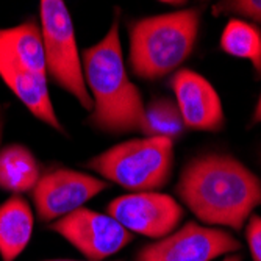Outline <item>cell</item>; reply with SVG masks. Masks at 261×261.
<instances>
[{"label": "cell", "mask_w": 261, "mask_h": 261, "mask_svg": "<svg viewBox=\"0 0 261 261\" xmlns=\"http://www.w3.org/2000/svg\"><path fill=\"white\" fill-rule=\"evenodd\" d=\"M4 125H5V116L4 111L0 110V142H2V136H4Z\"/></svg>", "instance_id": "20"}, {"label": "cell", "mask_w": 261, "mask_h": 261, "mask_svg": "<svg viewBox=\"0 0 261 261\" xmlns=\"http://www.w3.org/2000/svg\"><path fill=\"white\" fill-rule=\"evenodd\" d=\"M108 188V181L69 168H55L41 175L30 193L41 222H55Z\"/></svg>", "instance_id": "8"}, {"label": "cell", "mask_w": 261, "mask_h": 261, "mask_svg": "<svg viewBox=\"0 0 261 261\" xmlns=\"http://www.w3.org/2000/svg\"><path fill=\"white\" fill-rule=\"evenodd\" d=\"M180 110L169 97H158L146 105L144 135L146 138H166L175 141L185 132Z\"/></svg>", "instance_id": "16"}, {"label": "cell", "mask_w": 261, "mask_h": 261, "mask_svg": "<svg viewBox=\"0 0 261 261\" xmlns=\"http://www.w3.org/2000/svg\"><path fill=\"white\" fill-rule=\"evenodd\" d=\"M246 240L253 261H261V216L252 215L246 222Z\"/></svg>", "instance_id": "18"}, {"label": "cell", "mask_w": 261, "mask_h": 261, "mask_svg": "<svg viewBox=\"0 0 261 261\" xmlns=\"http://www.w3.org/2000/svg\"><path fill=\"white\" fill-rule=\"evenodd\" d=\"M88 168L130 193H152L168 185L174 169V141L135 138L92 156Z\"/></svg>", "instance_id": "4"}, {"label": "cell", "mask_w": 261, "mask_h": 261, "mask_svg": "<svg viewBox=\"0 0 261 261\" xmlns=\"http://www.w3.org/2000/svg\"><path fill=\"white\" fill-rule=\"evenodd\" d=\"M222 261H243V255H230V256L224 258Z\"/></svg>", "instance_id": "21"}, {"label": "cell", "mask_w": 261, "mask_h": 261, "mask_svg": "<svg viewBox=\"0 0 261 261\" xmlns=\"http://www.w3.org/2000/svg\"><path fill=\"white\" fill-rule=\"evenodd\" d=\"M0 50L20 67L47 77L44 39L36 19H27L16 27L0 29Z\"/></svg>", "instance_id": "12"}, {"label": "cell", "mask_w": 261, "mask_h": 261, "mask_svg": "<svg viewBox=\"0 0 261 261\" xmlns=\"http://www.w3.org/2000/svg\"><path fill=\"white\" fill-rule=\"evenodd\" d=\"M202 13L196 7L135 20L128 32L132 72L146 82L177 72L194 50Z\"/></svg>", "instance_id": "3"}, {"label": "cell", "mask_w": 261, "mask_h": 261, "mask_svg": "<svg viewBox=\"0 0 261 261\" xmlns=\"http://www.w3.org/2000/svg\"><path fill=\"white\" fill-rule=\"evenodd\" d=\"M47 228L60 234L89 261H103L133 241V233L114 218L88 208H79Z\"/></svg>", "instance_id": "7"}, {"label": "cell", "mask_w": 261, "mask_h": 261, "mask_svg": "<svg viewBox=\"0 0 261 261\" xmlns=\"http://www.w3.org/2000/svg\"><path fill=\"white\" fill-rule=\"evenodd\" d=\"M213 13L219 14H233L236 17H246L250 22L261 25V0H228L213 7Z\"/></svg>", "instance_id": "17"}, {"label": "cell", "mask_w": 261, "mask_h": 261, "mask_svg": "<svg viewBox=\"0 0 261 261\" xmlns=\"http://www.w3.org/2000/svg\"><path fill=\"white\" fill-rule=\"evenodd\" d=\"M175 103L186 128L196 132H221L225 114L219 94L203 75L180 69L171 79Z\"/></svg>", "instance_id": "10"}, {"label": "cell", "mask_w": 261, "mask_h": 261, "mask_svg": "<svg viewBox=\"0 0 261 261\" xmlns=\"http://www.w3.org/2000/svg\"><path fill=\"white\" fill-rule=\"evenodd\" d=\"M83 74L92 99L89 124L103 133L127 135L144 132V100L139 88L128 79L114 19L108 33L82 54Z\"/></svg>", "instance_id": "2"}, {"label": "cell", "mask_w": 261, "mask_h": 261, "mask_svg": "<svg viewBox=\"0 0 261 261\" xmlns=\"http://www.w3.org/2000/svg\"><path fill=\"white\" fill-rule=\"evenodd\" d=\"M0 77L38 121L60 133L64 132V127L55 113L49 88H47V77L33 74L20 67L2 50H0Z\"/></svg>", "instance_id": "11"}, {"label": "cell", "mask_w": 261, "mask_h": 261, "mask_svg": "<svg viewBox=\"0 0 261 261\" xmlns=\"http://www.w3.org/2000/svg\"><path fill=\"white\" fill-rule=\"evenodd\" d=\"M241 247L230 231L189 221L171 234L144 246L135 261H213L240 252Z\"/></svg>", "instance_id": "6"}, {"label": "cell", "mask_w": 261, "mask_h": 261, "mask_svg": "<svg viewBox=\"0 0 261 261\" xmlns=\"http://www.w3.org/2000/svg\"><path fill=\"white\" fill-rule=\"evenodd\" d=\"M261 122V96L258 99V103L255 107V111H253V117H252V124H259Z\"/></svg>", "instance_id": "19"}, {"label": "cell", "mask_w": 261, "mask_h": 261, "mask_svg": "<svg viewBox=\"0 0 261 261\" xmlns=\"http://www.w3.org/2000/svg\"><path fill=\"white\" fill-rule=\"evenodd\" d=\"M35 225L30 203L22 196H11L0 203V258L16 261L27 249Z\"/></svg>", "instance_id": "13"}, {"label": "cell", "mask_w": 261, "mask_h": 261, "mask_svg": "<svg viewBox=\"0 0 261 261\" xmlns=\"http://www.w3.org/2000/svg\"><path fill=\"white\" fill-rule=\"evenodd\" d=\"M221 49L227 55L250 61L261 77V30L256 25L244 19H230L221 35Z\"/></svg>", "instance_id": "15"}, {"label": "cell", "mask_w": 261, "mask_h": 261, "mask_svg": "<svg viewBox=\"0 0 261 261\" xmlns=\"http://www.w3.org/2000/svg\"><path fill=\"white\" fill-rule=\"evenodd\" d=\"M47 261H77V259H47ZM89 261V259H86Z\"/></svg>", "instance_id": "22"}, {"label": "cell", "mask_w": 261, "mask_h": 261, "mask_svg": "<svg viewBox=\"0 0 261 261\" xmlns=\"http://www.w3.org/2000/svg\"><path fill=\"white\" fill-rule=\"evenodd\" d=\"M177 194L208 227L240 231L261 205V178L230 155L206 153L183 168Z\"/></svg>", "instance_id": "1"}, {"label": "cell", "mask_w": 261, "mask_h": 261, "mask_svg": "<svg viewBox=\"0 0 261 261\" xmlns=\"http://www.w3.org/2000/svg\"><path fill=\"white\" fill-rule=\"evenodd\" d=\"M41 175V166L29 147L10 144L0 150V189L14 196L32 193Z\"/></svg>", "instance_id": "14"}, {"label": "cell", "mask_w": 261, "mask_h": 261, "mask_svg": "<svg viewBox=\"0 0 261 261\" xmlns=\"http://www.w3.org/2000/svg\"><path fill=\"white\" fill-rule=\"evenodd\" d=\"M39 25L44 39L47 77L91 113L94 103L85 82L74 23L63 0H41Z\"/></svg>", "instance_id": "5"}, {"label": "cell", "mask_w": 261, "mask_h": 261, "mask_svg": "<svg viewBox=\"0 0 261 261\" xmlns=\"http://www.w3.org/2000/svg\"><path fill=\"white\" fill-rule=\"evenodd\" d=\"M107 211L130 233L161 240L177 230L185 211L169 194L130 193L111 200Z\"/></svg>", "instance_id": "9"}]
</instances>
